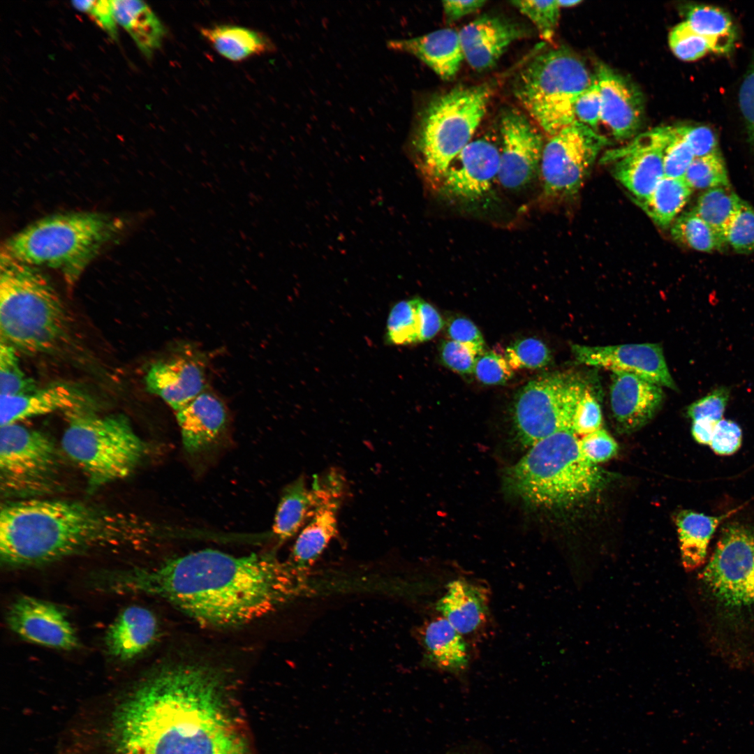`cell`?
<instances>
[{"label":"cell","mask_w":754,"mask_h":754,"mask_svg":"<svg viewBox=\"0 0 754 754\" xmlns=\"http://www.w3.org/2000/svg\"><path fill=\"white\" fill-rule=\"evenodd\" d=\"M223 677L212 667L177 663L141 681L113 719L118 754H250Z\"/></svg>","instance_id":"7a4b0ae2"},{"label":"cell","mask_w":754,"mask_h":754,"mask_svg":"<svg viewBox=\"0 0 754 754\" xmlns=\"http://www.w3.org/2000/svg\"><path fill=\"white\" fill-rule=\"evenodd\" d=\"M37 387L34 381L22 371L16 349L1 340L0 395H17L30 392Z\"/></svg>","instance_id":"ab89813d"},{"label":"cell","mask_w":754,"mask_h":754,"mask_svg":"<svg viewBox=\"0 0 754 754\" xmlns=\"http://www.w3.org/2000/svg\"><path fill=\"white\" fill-rule=\"evenodd\" d=\"M69 413L61 446L83 470L91 487L124 479L133 472L147 447L125 415L98 416L87 409Z\"/></svg>","instance_id":"ba28073f"},{"label":"cell","mask_w":754,"mask_h":754,"mask_svg":"<svg viewBox=\"0 0 754 754\" xmlns=\"http://www.w3.org/2000/svg\"><path fill=\"white\" fill-rule=\"evenodd\" d=\"M418 309L420 318V342L426 341L438 333L444 322L438 311L421 298H419Z\"/></svg>","instance_id":"6f0895ef"},{"label":"cell","mask_w":754,"mask_h":754,"mask_svg":"<svg viewBox=\"0 0 754 754\" xmlns=\"http://www.w3.org/2000/svg\"><path fill=\"white\" fill-rule=\"evenodd\" d=\"M573 431L549 436L528 448L504 473V486L525 503L542 508L583 499L600 485L603 474L581 452Z\"/></svg>","instance_id":"5b68a950"},{"label":"cell","mask_w":754,"mask_h":754,"mask_svg":"<svg viewBox=\"0 0 754 754\" xmlns=\"http://www.w3.org/2000/svg\"><path fill=\"white\" fill-rule=\"evenodd\" d=\"M558 3H559V5L561 7V8H570V7H573V6H575L578 5L579 3H582V1H580V0H570V1H568H568L559 0Z\"/></svg>","instance_id":"be15d7a7"},{"label":"cell","mask_w":754,"mask_h":754,"mask_svg":"<svg viewBox=\"0 0 754 754\" xmlns=\"http://www.w3.org/2000/svg\"><path fill=\"white\" fill-rule=\"evenodd\" d=\"M119 223L96 212L59 214L40 219L11 236L1 251L34 266L59 269L68 285L78 279Z\"/></svg>","instance_id":"8992f818"},{"label":"cell","mask_w":754,"mask_h":754,"mask_svg":"<svg viewBox=\"0 0 754 754\" xmlns=\"http://www.w3.org/2000/svg\"><path fill=\"white\" fill-rule=\"evenodd\" d=\"M447 334L450 340L473 346L484 352V338L477 326L464 317L451 318L447 324Z\"/></svg>","instance_id":"11a10c76"},{"label":"cell","mask_w":754,"mask_h":754,"mask_svg":"<svg viewBox=\"0 0 754 754\" xmlns=\"http://www.w3.org/2000/svg\"><path fill=\"white\" fill-rule=\"evenodd\" d=\"M694 158L676 126H670L669 140L663 153L665 177L683 179Z\"/></svg>","instance_id":"f6af8a7d"},{"label":"cell","mask_w":754,"mask_h":754,"mask_svg":"<svg viewBox=\"0 0 754 754\" xmlns=\"http://www.w3.org/2000/svg\"><path fill=\"white\" fill-rule=\"evenodd\" d=\"M742 200L730 186H718L704 191L693 209L726 244L727 231L736 216Z\"/></svg>","instance_id":"d590c367"},{"label":"cell","mask_w":754,"mask_h":754,"mask_svg":"<svg viewBox=\"0 0 754 754\" xmlns=\"http://www.w3.org/2000/svg\"><path fill=\"white\" fill-rule=\"evenodd\" d=\"M576 361L612 372L639 376L661 387L676 390L662 347L657 343H628L605 346H571Z\"/></svg>","instance_id":"d6986e66"},{"label":"cell","mask_w":754,"mask_h":754,"mask_svg":"<svg viewBox=\"0 0 754 754\" xmlns=\"http://www.w3.org/2000/svg\"><path fill=\"white\" fill-rule=\"evenodd\" d=\"M306 572L274 555L234 556L205 549L151 568L108 575L104 586L161 598L200 624L230 628L251 623L296 598Z\"/></svg>","instance_id":"6da1fadb"},{"label":"cell","mask_w":754,"mask_h":754,"mask_svg":"<svg viewBox=\"0 0 754 754\" xmlns=\"http://www.w3.org/2000/svg\"><path fill=\"white\" fill-rule=\"evenodd\" d=\"M586 386L577 374L556 372L522 387L515 395L512 410L519 443L528 448L556 433L573 431V414Z\"/></svg>","instance_id":"30bf717a"},{"label":"cell","mask_w":754,"mask_h":754,"mask_svg":"<svg viewBox=\"0 0 754 754\" xmlns=\"http://www.w3.org/2000/svg\"><path fill=\"white\" fill-rule=\"evenodd\" d=\"M419 298L402 300L391 309L387 321L385 340L390 344L407 345L420 342Z\"/></svg>","instance_id":"74e56055"},{"label":"cell","mask_w":754,"mask_h":754,"mask_svg":"<svg viewBox=\"0 0 754 754\" xmlns=\"http://www.w3.org/2000/svg\"><path fill=\"white\" fill-rule=\"evenodd\" d=\"M488 605L485 589L464 579L450 582L436 608L462 635L475 632L486 618Z\"/></svg>","instance_id":"83f0119b"},{"label":"cell","mask_w":754,"mask_h":754,"mask_svg":"<svg viewBox=\"0 0 754 754\" xmlns=\"http://www.w3.org/2000/svg\"><path fill=\"white\" fill-rule=\"evenodd\" d=\"M445 754H480V753H475L467 752V751H451V752L446 753Z\"/></svg>","instance_id":"e7e4bbea"},{"label":"cell","mask_w":754,"mask_h":754,"mask_svg":"<svg viewBox=\"0 0 754 754\" xmlns=\"http://www.w3.org/2000/svg\"><path fill=\"white\" fill-rule=\"evenodd\" d=\"M601 97V121L617 139L635 136L644 115L642 94L628 79L605 64L595 73Z\"/></svg>","instance_id":"ffe728a7"},{"label":"cell","mask_w":754,"mask_h":754,"mask_svg":"<svg viewBox=\"0 0 754 754\" xmlns=\"http://www.w3.org/2000/svg\"><path fill=\"white\" fill-rule=\"evenodd\" d=\"M90 404L85 393L67 383L36 387L17 395H0V426L59 411L87 409Z\"/></svg>","instance_id":"cb8c5ba5"},{"label":"cell","mask_w":754,"mask_h":754,"mask_svg":"<svg viewBox=\"0 0 754 754\" xmlns=\"http://www.w3.org/2000/svg\"><path fill=\"white\" fill-rule=\"evenodd\" d=\"M175 413L184 448L189 453L200 452L214 443L228 420L224 403L207 390Z\"/></svg>","instance_id":"d4e9b609"},{"label":"cell","mask_w":754,"mask_h":754,"mask_svg":"<svg viewBox=\"0 0 754 754\" xmlns=\"http://www.w3.org/2000/svg\"><path fill=\"white\" fill-rule=\"evenodd\" d=\"M202 37L223 58L240 62L274 50V44L264 34L246 27L218 24L201 28Z\"/></svg>","instance_id":"f546056e"},{"label":"cell","mask_w":754,"mask_h":754,"mask_svg":"<svg viewBox=\"0 0 754 754\" xmlns=\"http://www.w3.org/2000/svg\"><path fill=\"white\" fill-rule=\"evenodd\" d=\"M485 3V1L482 0H452L442 1V6L446 20L448 22H452L475 12L481 8Z\"/></svg>","instance_id":"91938a15"},{"label":"cell","mask_w":754,"mask_h":754,"mask_svg":"<svg viewBox=\"0 0 754 754\" xmlns=\"http://www.w3.org/2000/svg\"><path fill=\"white\" fill-rule=\"evenodd\" d=\"M67 309L46 276L1 251V340L28 353L51 352L66 338Z\"/></svg>","instance_id":"277c9868"},{"label":"cell","mask_w":754,"mask_h":754,"mask_svg":"<svg viewBox=\"0 0 754 754\" xmlns=\"http://www.w3.org/2000/svg\"><path fill=\"white\" fill-rule=\"evenodd\" d=\"M601 108L600 93L596 77L593 84L579 95L575 102L576 119L596 131L601 121Z\"/></svg>","instance_id":"f5cc1de1"},{"label":"cell","mask_w":754,"mask_h":754,"mask_svg":"<svg viewBox=\"0 0 754 754\" xmlns=\"http://www.w3.org/2000/svg\"><path fill=\"white\" fill-rule=\"evenodd\" d=\"M117 23L131 35L144 55L150 58L158 49L166 31L150 7L142 1L121 0L116 9Z\"/></svg>","instance_id":"d6a6232c"},{"label":"cell","mask_w":754,"mask_h":754,"mask_svg":"<svg viewBox=\"0 0 754 754\" xmlns=\"http://www.w3.org/2000/svg\"><path fill=\"white\" fill-rule=\"evenodd\" d=\"M718 422L709 420L693 421L691 432L693 438L702 445H709Z\"/></svg>","instance_id":"94428289"},{"label":"cell","mask_w":754,"mask_h":754,"mask_svg":"<svg viewBox=\"0 0 754 754\" xmlns=\"http://www.w3.org/2000/svg\"><path fill=\"white\" fill-rule=\"evenodd\" d=\"M388 45L425 63L442 79L452 78L464 59L459 32L442 29L416 38L391 40Z\"/></svg>","instance_id":"4316f807"},{"label":"cell","mask_w":754,"mask_h":754,"mask_svg":"<svg viewBox=\"0 0 754 754\" xmlns=\"http://www.w3.org/2000/svg\"><path fill=\"white\" fill-rule=\"evenodd\" d=\"M526 32L502 17L485 15L465 25L459 36L464 59L473 69L494 66L508 46Z\"/></svg>","instance_id":"603a6c76"},{"label":"cell","mask_w":754,"mask_h":754,"mask_svg":"<svg viewBox=\"0 0 754 754\" xmlns=\"http://www.w3.org/2000/svg\"><path fill=\"white\" fill-rule=\"evenodd\" d=\"M315 507L313 492L307 487L304 475L288 484L281 494L272 526L279 542L293 537L310 519Z\"/></svg>","instance_id":"1f68e13d"},{"label":"cell","mask_w":754,"mask_h":754,"mask_svg":"<svg viewBox=\"0 0 754 754\" xmlns=\"http://www.w3.org/2000/svg\"><path fill=\"white\" fill-rule=\"evenodd\" d=\"M692 189L683 179L664 177L652 193L636 203L661 228H667L688 202Z\"/></svg>","instance_id":"e575fe53"},{"label":"cell","mask_w":754,"mask_h":754,"mask_svg":"<svg viewBox=\"0 0 754 754\" xmlns=\"http://www.w3.org/2000/svg\"><path fill=\"white\" fill-rule=\"evenodd\" d=\"M579 57L566 47L543 51L518 73L514 94L531 119L549 138L575 123V105L595 81Z\"/></svg>","instance_id":"52a82bcc"},{"label":"cell","mask_w":754,"mask_h":754,"mask_svg":"<svg viewBox=\"0 0 754 754\" xmlns=\"http://www.w3.org/2000/svg\"><path fill=\"white\" fill-rule=\"evenodd\" d=\"M686 21L708 41L711 52L727 54L734 46L736 30L730 15L716 6L696 5L687 12Z\"/></svg>","instance_id":"836d02e7"},{"label":"cell","mask_w":754,"mask_h":754,"mask_svg":"<svg viewBox=\"0 0 754 754\" xmlns=\"http://www.w3.org/2000/svg\"><path fill=\"white\" fill-rule=\"evenodd\" d=\"M676 127L695 158L720 152L716 135L711 128L704 125H677Z\"/></svg>","instance_id":"f907efd6"},{"label":"cell","mask_w":754,"mask_h":754,"mask_svg":"<svg viewBox=\"0 0 754 754\" xmlns=\"http://www.w3.org/2000/svg\"><path fill=\"white\" fill-rule=\"evenodd\" d=\"M87 13L112 38L117 39V22L114 17L112 1H91Z\"/></svg>","instance_id":"680465c9"},{"label":"cell","mask_w":754,"mask_h":754,"mask_svg":"<svg viewBox=\"0 0 754 754\" xmlns=\"http://www.w3.org/2000/svg\"><path fill=\"white\" fill-rule=\"evenodd\" d=\"M500 149L486 138L471 140L452 160L438 184L445 197L461 202L480 200L498 179Z\"/></svg>","instance_id":"e0dca14e"},{"label":"cell","mask_w":754,"mask_h":754,"mask_svg":"<svg viewBox=\"0 0 754 754\" xmlns=\"http://www.w3.org/2000/svg\"><path fill=\"white\" fill-rule=\"evenodd\" d=\"M671 228L674 240L696 251L710 252L725 244L714 230L693 210L679 216Z\"/></svg>","instance_id":"8d00e7d4"},{"label":"cell","mask_w":754,"mask_h":754,"mask_svg":"<svg viewBox=\"0 0 754 754\" xmlns=\"http://www.w3.org/2000/svg\"><path fill=\"white\" fill-rule=\"evenodd\" d=\"M439 352L442 363L460 374L473 373L476 360L483 353L473 346L450 339L441 342Z\"/></svg>","instance_id":"7dc6e473"},{"label":"cell","mask_w":754,"mask_h":754,"mask_svg":"<svg viewBox=\"0 0 754 754\" xmlns=\"http://www.w3.org/2000/svg\"><path fill=\"white\" fill-rule=\"evenodd\" d=\"M145 385L176 412L207 390L205 369L195 357L175 355L153 364Z\"/></svg>","instance_id":"44dd1931"},{"label":"cell","mask_w":754,"mask_h":754,"mask_svg":"<svg viewBox=\"0 0 754 754\" xmlns=\"http://www.w3.org/2000/svg\"><path fill=\"white\" fill-rule=\"evenodd\" d=\"M737 509L719 516H708L692 510H682L676 517L681 562L687 571L700 567L705 561L709 541L720 523Z\"/></svg>","instance_id":"4dcf8cb0"},{"label":"cell","mask_w":754,"mask_h":754,"mask_svg":"<svg viewBox=\"0 0 754 754\" xmlns=\"http://www.w3.org/2000/svg\"><path fill=\"white\" fill-rule=\"evenodd\" d=\"M511 3L532 22L543 39H552L560 17L561 7L558 0L513 1Z\"/></svg>","instance_id":"b9f144b4"},{"label":"cell","mask_w":754,"mask_h":754,"mask_svg":"<svg viewBox=\"0 0 754 754\" xmlns=\"http://www.w3.org/2000/svg\"><path fill=\"white\" fill-rule=\"evenodd\" d=\"M670 133V126L653 128L603 158L613 164L614 177L636 202L646 199L665 177L663 153Z\"/></svg>","instance_id":"5bb4252c"},{"label":"cell","mask_w":754,"mask_h":754,"mask_svg":"<svg viewBox=\"0 0 754 754\" xmlns=\"http://www.w3.org/2000/svg\"><path fill=\"white\" fill-rule=\"evenodd\" d=\"M664 399L662 387L639 376L612 372L610 405L625 431L637 429L652 419Z\"/></svg>","instance_id":"7402d4cb"},{"label":"cell","mask_w":754,"mask_h":754,"mask_svg":"<svg viewBox=\"0 0 754 754\" xmlns=\"http://www.w3.org/2000/svg\"><path fill=\"white\" fill-rule=\"evenodd\" d=\"M729 396V390L726 387L717 388L691 404L688 407L687 415L693 421L709 420L718 422L723 417Z\"/></svg>","instance_id":"816d5d0a"},{"label":"cell","mask_w":754,"mask_h":754,"mask_svg":"<svg viewBox=\"0 0 754 754\" xmlns=\"http://www.w3.org/2000/svg\"><path fill=\"white\" fill-rule=\"evenodd\" d=\"M491 95L487 84L457 87L427 103L413 141L420 168L430 181L438 184L452 160L472 140Z\"/></svg>","instance_id":"9c48e42d"},{"label":"cell","mask_w":754,"mask_h":754,"mask_svg":"<svg viewBox=\"0 0 754 754\" xmlns=\"http://www.w3.org/2000/svg\"><path fill=\"white\" fill-rule=\"evenodd\" d=\"M91 0L73 1H71V3H72L73 6L75 8H76L77 10H80L81 12H85V13H87V10L89 9V6L91 5Z\"/></svg>","instance_id":"6125c7cd"},{"label":"cell","mask_w":754,"mask_h":754,"mask_svg":"<svg viewBox=\"0 0 754 754\" xmlns=\"http://www.w3.org/2000/svg\"><path fill=\"white\" fill-rule=\"evenodd\" d=\"M683 179L692 190L730 185L720 152L694 158Z\"/></svg>","instance_id":"f35d334b"},{"label":"cell","mask_w":754,"mask_h":754,"mask_svg":"<svg viewBox=\"0 0 754 754\" xmlns=\"http://www.w3.org/2000/svg\"><path fill=\"white\" fill-rule=\"evenodd\" d=\"M6 619L10 629L28 642L65 651L79 646L78 637L66 613L50 602L21 596L10 605Z\"/></svg>","instance_id":"ac0fdd59"},{"label":"cell","mask_w":754,"mask_h":754,"mask_svg":"<svg viewBox=\"0 0 754 754\" xmlns=\"http://www.w3.org/2000/svg\"><path fill=\"white\" fill-rule=\"evenodd\" d=\"M578 443L584 457L596 465L612 458L619 448L614 438L602 428L583 436Z\"/></svg>","instance_id":"681fc988"},{"label":"cell","mask_w":754,"mask_h":754,"mask_svg":"<svg viewBox=\"0 0 754 754\" xmlns=\"http://www.w3.org/2000/svg\"><path fill=\"white\" fill-rule=\"evenodd\" d=\"M726 244L738 253L754 251V209L743 200L727 231Z\"/></svg>","instance_id":"ee69618b"},{"label":"cell","mask_w":754,"mask_h":754,"mask_svg":"<svg viewBox=\"0 0 754 754\" xmlns=\"http://www.w3.org/2000/svg\"><path fill=\"white\" fill-rule=\"evenodd\" d=\"M669 45L674 54L685 61H696L711 52L707 39L697 34L686 20L671 30Z\"/></svg>","instance_id":"7bdbcfd3"},{"label":"cell","mask_w":754,"mask_h":754,"mask_svg":"<svg viewBox=\"0 0 754 754\" xmlns=\"http://www.w3.org/2000/svg\"><path fill=\"white\" fill-rule=\"evenodd\" d=\"M0 427L1 490L22 494L49 487L58 467L57 450L50 437L18 423Z\"/></svg>","instance_id":"7c38bea8"},{"label":"cell","mask_w":754,"mask_h":754,"mask_svg":"<svg viewBox=\"0 0 754 754\" xmlns=\"http://www.w3.org/2000/svg\"><path fill=\"white\" fill-rule=\"evenodd\" d=\"M311 489L316 498L314 512L298 535L288 562L306 572L337 533V514L342 501L345 480L332 469L315 475Z\"/></svg>","instance_id":"2e32d148"},{"label":"cell","mask_w":754,"mask_h":754,"mask_svg":"<svg viewBox=\"0 0 754 754\" xmlns=\"http://www.w3.org/2000/svg\"><path fill=\"white\" fill-rule=\"evenodd\" d=\"M600 406L586 385L579 398L572 417V430L577 435L584 436L602 428Z\"/></svg>","instance_id":"bcb514c9"},{"label":"cell","mask_w":754,"mask_h":754,"mask_svg":"<svg viewBox=\"0 0 754 754\" xmlns=\"http://www.w3.org/2000/svg\"><path fill=\"white\" fill-rule=\"evenodd\" d=\"M739 105L749 139L754 143V62L740 86Z\"/></svg>","instance_id":"9f6ffc18"},{"label":"cell","mask_w":754,"mask_h":754,"mask_svg":"<svg viewBox=\"0 0 754 754\" xmlns=\"http://www.w3.org/2000/svg\"><path fill=\"white\" fill-rule=\"evenodd\" d=\"M476 378L486 385H502L513 376L505 356L494 351H484L478 355L473 369Z\"/></svg>","instance_id":"c3c4849f"},{"label":"cell","mask_w":754,"mask_h":754,"mask_svg":"<svg viewBox=\"0 0 754 754\" xmlns=\"http://www.w3.org/2000/svg\"><path fill=\"white\" fill-rule=\"evenodd\" d=\"M520 110L505 111L500 121L501 147L498 180L505 188L518 190L528 184L540 168L542 135Z\"/></svg>","instance_id":"9a60e30c"},{"label":"cell","mask_w":754,"mask_h":754,"mask_svg":"<svg viewBox=\"0 0 754 754\" xmlns=\"http://www.w3.org/2000/svg\"><path fill=\"white\" fill-rule=\"evenodd\" d=\"M420 636L426 656L437 668L452 674L466 670L469 660L466 642L444 617L427 623Z\"/></svg>","instance_id":"f1b7e54d"},{"label":"cell","mask_w":754,"mask_h":754,"mask_svg":"<svg viewBox=\"0 0 754 754\" xmlns=\"http://www.w3.org/2000/svg\"><path fill=\"white\" fill-rule=\"evenodd\" d=\"M504 356L513 370L542 368L552 360L548 347L542 341L533 337L516 341L507 347Z\"/></svg>","instance_id":"60d3db41"},{"label":"cell","mask_w":754,"mask_h":754,"mask_svg":"<svg viewBox=\"0 0 754 754\" xmlns=\"http://www.w3.org/2000/svg\"><path fill=\"white\" fill-rule=\"evenodd\" d=\"M158 621L151 611L139 605L122 610L106 630L105 645L112 657L128 661L142 653L155 640Z\"/></svg>","instance_id":"484cf974"},{"label":"cell","mask_w":754,"mask_h":754,"mask_svg":"<svg viewBox=\"0 0 754 754\" xmlns=\"http://www.w3.org/2000/svg\"><path fill=\"white\" fill-rule=\"evenodd\" d=\"M701 579L721 607L754 612V529L738 522L722 529Z\"/></svg>","instance_id":"8fae6325"},{"label":"cell","mask_w":754,"mask_h":754,"mask_svg":"<svg viewBox=\"0 0 754 754\" xmlns=\"http://www.w3.org/2000/svg\"><path fill=\"white\" fill-rule=\"evenodd\" d=\"M607 139L577 120L549 138L540 171L547 195L570 196L583 184Z\"/></svg>","instance_id":"4fadbf2b"},{"label":"cell","mask_w":754,"mask_h":754,"mask_svg":"<svg viewBox=\"0 0 754 754\" xmlns=\"http://www.w3.org/2000/svg\"><path fill=\"white\" fill-rule=\"evenodd\" d=\"M128 517L82 503L27 499L0 512V556L10 568L40 566L133 542Z\"/></svg>","instance_id":"3957f363"},{"label":"cell","mask_w":754,"mask_h":754,"mask_svg":"<svg viewBox=\"0 0 754 754\" xmlns=\"http://www.w3.org/2000/svg\"><path fill=\"white\" fill-rule=\"evenodd\" d=\"M741 441L740 427L730 420H720L715 427L709 445L717 454L730 455L738 450Z\"/></svg>","instance_id":"db71d44e"}]
</instances>
